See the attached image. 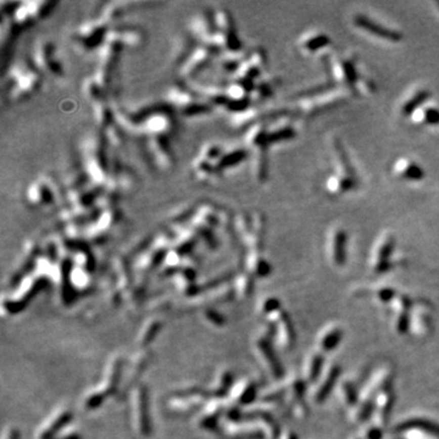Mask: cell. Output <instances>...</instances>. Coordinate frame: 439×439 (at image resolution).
I'll list each match as a JSON object with an SVG mask.
<instances>
[{
    "mask_svg": "<svg viewBox=\"0 0 439 439\" xmlns=\"http://www.w3.org/2000/svg\"><path fill=\"white\" fill-rule=\"evenodd\" d=\"M250 158L245 145H227L209 142L194 155L191 164V174L199 185H215L224 179L225 173Z\"/></svg>",
    "mask_w": 439,
    "mask_h": 439,
    "instance_id": "1",
    "label": "cell"
},
{
    "mask_svg": "<svg viewBox=\"0 0 439 439\" xmlns=\"http://www.w3.org/2000/svg\"><path fill=\"white\" fill-rule=\"evenodd\" d=\"M56 3H2V54L3 69L13 55L14 46L20 35L46 19L54 10Z\"/></svg>",
    "mask_w": 439,
    "mask_h": 439,
    "instance_id": "2",
    "label": "cell"
},
{
    "mask_svg": "<svg viewBox=\"0 0 439 439\" xmlns=\"http://www.w3.org/2000/svg\"><path fill=\"white\" fill-rule=\"evenodd\" d=\"M3 73V100L8 105L22 103L37 94L44 78L29 56L11 62Z\"/></svg>",
    "mask_w": 439,
    "mask_h": 439,
    "instance_id": "3",
    "label": "cell"
},
{
    "mask_svg": "<svg viewBox=\"0 0 439 439\" xmlns=\"http://www.w3.org/2000/svg\"><path fill=\"white\" fill-rule=\"evenodd\" d=\"M329 73L336 87L358 96H370L376 84L359 69V60L353 53H337L329 59Z\"/></svg>",
    "mask_w": 439,
    "mask_h": 439,
    "instance_id": "4",
    "label": "cell"
},
{
    "mask_svg": "<svg viewBox=\"0 0 439 439\" xmlns=\"http://www.w3.org/2000/svg\"><path fill=\"white\" fill-rule=\"evenodd\" d=\"M166 104L176 114L197 118L211 115L215 111L212 104L198 88H191L186 82H174L166 91Z\"/></svg>",
    "mask_w": 439,
    "mask_h": 439,
    "instance_id": "5",
    "label": "cell"
},
{
    "mask_svg": "<svg viewBox=\"0 0 439 439\" xmlns=\"http://www.w3.org/2000/svg\"><path fill=\"white\" fill-rule=\"evenodd\" d=\"M25 199L31 209L41 211H61L65 207V197L62 185L53 174H40L25 193Z\"/></svg>",
    "mask_w": 439,
    "mask_h": 439,
    "instance_id": "6",
    "label": "cell"
},
{
    "mask_svg": "<svg viewBox=\"0 0 439 439\" xmlns=\"http://www.w3.org/2000/svg\"><path fill=\"white\" fill-rule=\"evenodd\" d=\"M332 147H333L334 171L326 180L325 191L329 197L336 198L358 189L360 187V180L343 144L336 139Z\"/></svg>",
    "mask_w": 439,
    "mask_h": 439,
    "instance_id": "7",
    "label": "cell"
},
{
    "mask_svg": "<svg viewBox=\"0 0 439 439\" xmlns=\"http://www.w3.org/2000/svg\"><path fill=\"white\" fill-rule=\"evenodd\" d=\"M29 59L40 71L43 77H49L53 81L60 82L66 76L58 47L48 38H38L34 41L29 53Z\"/></svg>",
    "mask_w": 439,
    "mask_h": 439,
    "instance_id": "8",
    "label": "cell"
},
{
    "mask_svg": "<svg viewBox=\"0 0 439 439\" xmlns=\"http://www.w3.org/2000/svg\"><path fill=\"white\" fill-rule=\"evenodd\" d=\"M349 96V92L342 88L336 87H320L316 91H310L308 93L301 94L296 103V110L301 114L316 115L321 111L331 109L332 106H338L343 103Z\"/></svg>",
    "mask_w": 439,
    "mask_h": 439,
    "instance_id": "9",
    "label": "cell"
},
{
    "mask_svg": "<svg viewBox=\"0 0 439 439\" xmlns=\"http://www.w3.org/2000/svg\"><path fill=\"white\" fill-rule=\"evenodd\" d=\"M353 26L358 29V31L363 32L364 34L369 35L371 38L384 41V43H399L403 40L402 32L397 31V29L388 27L384 23L378 22L372 17L367 16L364 14H357L353 16L352 20Z\"/></svg>",
    "mask_w": 439,
    "mask_h": 439,
    "instance_id": "10",
    "label": "cell"
},
{
    "mask_svg": "<svg viewBox=\"0 0 439 439\" xmlns=\"http://www.w3.org/2000/svg\"><path fill=\"white\" fill-rule=\"evenodd\" d=\"M296 46L302 55L311 56L331 46V38L320 29H310L299 37Z\"/></svg>",
    "mask_w": 439,
    "mask_h": 439,
    "instance_id": "11",
    "label": "cell"
},
{
    "mask_svg": "<svg viewBox=\"0 0 439 439\" xmlns=\"http://www.w3.org/2000/svg\"><path fill=\"white\" fill-rule=\"evenodd\" d=\"M391 173L394 177L404 182H421L426 176L422 166L408 156H402L394 161L391 166Z\"/></svg>",
    "mask_w": 439,
    "mask_h": 439,
    "instance_id": "12",
    "label": "cell"
},
{
    "mask_svg": "<svg viewBox=\"0 0 439 439\" xmlns=\"http://www.w3.org/2000/svg\"><path fill=\"white\" fill-rule=\"evenodd\" d=\"M431 96L432 92L429 91V88L423 87V85H416V87L409 90L399 103V115L402 117H410L415 110L419 109L425 103L429 102Z\"/></svg>",
    "mask_w": 439,
    "mask_h": 439,
    "instance_id": "13",
    "label": "cell"
},
{
    "mask_svg": "<svg viewBox=\"0 0 439 439\" xmlns=\"http://www.w3.org/2000/svg\"><path fill=\"white\" fill-rule=\"evenodd\" d=\"M396 248V237L393 233H383L376 242L372 251V266L376 271H382L389 264L388 260L391 257Z\"/></svg>",
    "mask_w": 439,
    "mask_h": 439,
    "instance_id": "14",
    "label": "cell"
},
{
    "mask_svg": "<svg viewBox=\"0 0 439 439\" xmlns=\"http://www.w3.org/2000/svg\"><path fill=\"white\" fill-rule=\"evenodd\" d=\"M348 234L343 227H333L328 234V253L336 265H342L345 260Z\"/></svg>",
    "mask_w": 439,
    "mask_h": 439,
    "instance_id": "15",
    "label": "cell"
},
{
    "mask_svg": "<svg viewBox=\"0 0 439 439\" xmlns=\"http://www.w3.org/2000/svg\"><path fill=\"white\" fill-rule=\"evenodd\" d=\"M410 122L419 127H435L439 124V106L427 102L411 114Z\"/></svg>",
    "mask_w": 439,
    "mask_h": 439,
    "instance_id": "16",
    "label": "cell"
}]
</instances>
